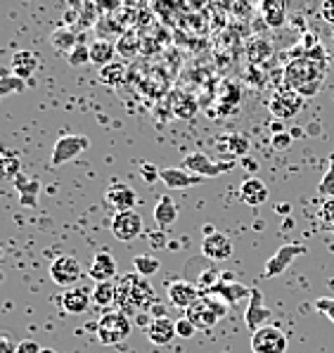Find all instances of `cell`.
Here are the masks:
<instances>
[{
  "mask_svg": "<svg viewBox=\"0 0 334 353\" xmlns=\"http://www.w3.org/2000/svg\"><path fill=\"white\" fill-rule=\"evenodd\" d=\"M322 81H325V64L315 62V59L296 57L287 64V69H284V83H287V90L301 95L304 100L320 93Z\"/></svg>",
  "mask_w": 334,
  "mask_h": 353,
  "instance_id": "6da1fadb",
  "label": "cell"
},
{
  "mask_svg": "<svg viewBox=\"0 0 334 353\" xmlns=\"http://www.w3.org/2000/svg\"><path fill=\"white\" fill-rule=\"evenodd\" d=\"M116 306L118 311L136 313L143 311V308L154 306V290L149 287L147 278L143 275H123L116 285Z\"/></svg>",
  "mask_w": 334,
  "mask_h": 353,
  "instance_id": "7a4b0ae2",
  "label": "cell"
},
{
  "mask_svg": "<svg viewBox=\"0 0 334 353\" xmlns=\"http://www.w3.org/2000/svg\"><path fill=\"white\" fill-rule=\"evenodd\" d=\"M228 303L216 294H202L185 311V316L195 323L197 330H211L220 318L228 316Z\"/></svg>",
  "mask_w": 334,
  "mask_h": 353,
  "instance_id": "3957f363",
  "label": "cell"
},
{
  "mask_svg": "<svg viewBox=\"0 0 334 353\" xmlns=\"http://www.w3.org/2000/svg\"><path fill=\"white\" fill-rule=\"evenodd\" d=\"M131 320L123 311H105L98 320V339L105 346H116L131 334Z\"/></svg>",
  "mask_w": 334,
  "mask_h": 353,
  "instance_id": "277c9868",
  "label": "cell"
},
{
  "mask_svg": "<svg viewBox=\"0 0 334 353\" xmlns=\"http://www.w3.org/2000/svg\"><path fill=\"white\" fill-rule=\"evenodd\" d=\"M90 148V140L85 135H76V133H67L55 143L52 148V154H50V166L57 168V166H64L69 164L72 159L83 154L85 150Z\"/></svg>",
  "mask_w": 334,
  "mask_h": 353,
  "instance_id": "5b68a950",
  "label": "cell"
},
{
  "mask_svg": "<svg viewBox=\"0 0 334 353\" xmlns=\"http://www.w3.org/2000/svg\"><path fill=\"white\" fill-rule=\"evenodd\" d=\"M306 252H309V247H306V244H282V247H278V252L266 261V265H263L261 278L271 280V278L282 275L284 270H287L299 256H304Z\"/></svg>",
  "mask_w": 334,
  "mask_h": 353,
  "instance_id": "8992f818",
  "label": "cell"
},
{
  "mask_svg": "<svg viewBox=\"0 0 334 353\" xmlns=\"http://www.w3.org/2000/svg\"><path fill=\"white\" fill-rule=\"evenodd\" d=\"M287 346V334L275 325H263L256 332H251V351L254 353H284Z\"/></svg>",
  "mask_w": 334,
  "mask_h": 353,
  "instance_id": "52a82bcc",
  "label": "cell"
},
{
  "mask_svg": "<svg viewBox=\"0 0 334 353\" xmlns=\"http://www.w3.org/2000/svg\"><path fill=\"white\" fill-rule=\"evenodd\" d=\"M185 171L197 173L202 178H216L220 173H228L235 168V161H211V157L204 154V152H192L182 159L180 164Z\"/></svg>",
  "mask_w": 334,
  "mask_h": 353,
  "instance_id": "ba28073f",
  "label": "cell"
},
{
  "mask_svg": "<svg viewBox=\"0 0 334 353\" xmlns=\"http://www.w3.org/2000/svg\"><path fill=\"white\" fill-rule=\"evenodd\" d=\"M109 228H112V235L118 242H133L136 237L143 235L145 223H143V216L136 214V211H121V214H114Z\"/></svg>",
  "mask_w": 334,
  "mask_h": 353,
  "instance_id": "9c48e42d",
  "label": "cell"
},
{
  "mask_svg": "<svg viewBox=\"0 0 334 353\" xmlns=\"http://www.w3.org/2000/svg\"><path fill=\"white\" fill-rule=\"evenodd\" d=\"M81 263L74 256H57L55 261L50 263V278L55 285L59 287H67V290H72V287H76V282L81 280Z\"/></svg>",
  "mask_w": 334,
  "mask_h": 353,
  "instance_id": "30bf717a",
  "label": "cell"
},
{
  "mask_svg": "<svg viewBox=\"0 0 334 353\" xmlns=\"http://www.w3.org/2000/svg\"><path fill=\"white\" fill-rule=\"evenodd\" d=\"M138 202V194L133 188H128L126 183H109V188L105 190V204L112 206L116 214L121 211H133V206Z\"/></svg>",
  "mask_w": 334,
  "mask_h": 353,
  "instance_id": "8fae6325",
  "label": "cell"
},
{
  "mask_svg": "<svg viewBox=\"0 0 334 353\" xmlns=\"http://www.w3.org/2000/svg\"><path fill=\"white\" fill-rule=\"evenodd\" d=\"M202 254L209 261H228L233 256V242L223 232H211V235H204L202 240Z\"/></svg>",
  "mask_w": 334,
  "mask_h": 353,
  "instance_id": "7c38bea8",
  "label": "cell"
},
{
  "mask_svg": "<svg viewBox=\"0 0 334 353\" xmlns=\"http://www.w3.org/2000/svg\"><path fill=\"white\" fill-rule=\"evenodd\" d=\"M301 107H304V97L292 93V90H284V93H278L273 97L268 110L278 119H294L301 112Z\"/></svg>",
  "mask_w": 334,
  "mask_h": 353,
  "instance_id": "4fadbf2b",
  "label": "cell"
},
{
  "mask_svg": "<svg viewBox=\"0 0 334 353\" xmlns=\"http://www.w3.org/2000/svg\"><path fill=\"white\" fill-rule=\"evenodd\" d=\"M199 292H202V290L192 285V282H187V280H176V282H171V285H169V301H171V306L187 311V308H190L192 303H195L197 299L202 296Z\"/></svg>",
  "mask_w": 334,
  "mask_h": 353,
  "instance_id": "5bb4252c",
  "label": "cell"
},
{
  "mask_svg": "<svg viewBox=\"0 0 334 353\" xmlns=\"http://www.w3.org/2000/svg\"><path fill=\"white\" fill-rule=\"evenodd\" d=\"M204 178L197 176V173L185 171L182 166H169V168H161V183H164L169 190H185L192 188L197 183H202Z\"/></svg>",
  "mask_w": 334,
  "mask_h": 353,
  "instance_id": "9a60e30c",
  "label": "cell"
},
{
  "mask_svg": "<svg viewBox=\"0 0 334 353\" xmlns=\"http://www.w3.org/2000/svg\"><path fill=\"white\" fill-rule=\"evenodd\" d=\"M147 336L154 346H169L176 339V320H171L169 316L152 318L147 325Z\"/></svg>",
  "mask_w": 334,
  "mask_h": 353,
  "instance_id": "2e32d148",
  "label": "cell"
},
{
  "mask_svg": "<svg viewBox=\"0 0 334 353\" xmlns=\"http://www.w3.org/2000/svg\"><path fill=\"white\" fill-rule=\"evenodd\" d=\"M271 308L263 303V294L258 290H251V296H249V306H247V313H244V320H247V327L251 332H256L258 327H263L266 320H271Z\"/></svg>",
  "mask_w": 334,
  "mask_h": 353,
  "instance_id": "e0dca14e",
  "label": "cell"
},
{
  "mask_svg": "<svg viewBox=\"0 0 334 353\" xmlns=\"http://www.w3.org/2000/svg\"><path fill=\"white\" fill-rule=\"evenodd\" d=\"M88 275L95 282H112L116 275V259L109 252H98L88 265Z\"/></svg>",
  "mask_w": 334,
  "mask_h": 353,
  "instance_id": "ac0fdd59",
  "label": "cell"
},
{
  "mask_svg": "<svg viewBox=\"0 0 334 353\" xmlns=\"http://www.w3.org/2000/svg\"><path fill=\"white\" fill-rule=\"evenodd\" d=\"M62 301V308L72 316H81L90 308L93 303V292L83 290V287H72V290L64 292V296L59 299Z\"/></svg>",
  "mask_w": 334,
  "mask_h": 353,
  "instance_id": "d6986e66",
  "label": "cell"
},
{
  "mask_svg": "<svg viewBox=\"0 0 334 353\" xmlns=\"http://www.w3.org/2000/svg\"><path fill=\"white\" fill-rule=\"evenodd\" d=\"M14 188L19 192V202L24 209H36L39 206V194H41V181L39 178H26L19 176L14 178Z\"/></svg>",
  "mask_w": 334,
  "mask_h": 353,
  "instance_id": "ffe728a7",
  "label": "cell"
},
{
  "mask_svg": "<svg viewBox=\"0 0 334 353\" xmlns=\"http://www.w3.org/2000/svg\"><path fill=\"white\" fill-rule=\"evenodd\" d=\"M240 197L247 206H261L268 199V185L261 178H247L240 185Z\"/></svg>",
  "mask_w": 334,
  "mask_h": 353,
  "instance_id": "44dd1931",
  "label": "cell"
},
{
  "mask_svg": "<svg viewBox=\"0 0 334 353\" xmlns=\"http://www.w3.org/2000/svg\"><path fill=\"white\" fill-rule=\"evenodd\" d=\"M204 294H216L223 299L228 306H233V303H237L240 299H244V296H251V290L249 287H244V285H240V282H218V285H213L211 290H207Z\"/></svg>",
  "mask_w": 334,
  "mask_h": 353,
  "instance_id": "7402d4cb",
  "label": "cell"
},
{
  "mask_svg": "<svg viewBox=\"0 0 334 353\" xmlns=\"http://www.w3.org/2000/svg\"><path fill=\"white\" fill-rule=\"evenodd\" d=\"M41 62H39V55L31 50H19L12 55V74L19 76V79H31L36 72H39Z\"/></svg>",
  "mask_w": 334,
  "mask_h": 353,
  "instance_id": "603a6c76",
  "label": "cell"
},
{
  "mask_svg": "<svg viewBox=\"0 0 334 353\" xmlns=\"http://www.w3.org/2000/svg\"><path fill=\"white\" fill-rule=\"evenodd\" d=\"M19 152L0 145V181H14L19 176Z\"/></svg>",
  "mask_w": 334,
  "mask_h": 353,
  "instance_id": "cb8c5ba5",
  "label": "cell"
},
{
  "mask_svg": "<svg viewBox=\"0 0 334 353\" xmlns=\"http://www.w3.org/2000/svg\"><path fill=\"white\" fill-rule=\"evenodd\" d=\"M114 43L107 41V38H98V41L90 43V64H95V67H107V64L114 62Z\"/></svg>",
  "mask_w": 334,
  "mask_h": 353,
  "instance_id": "d4e9b609",
  "label": "cell"
},
{
  "mask_svg": "<svg viewBox=\"0 0 334 353\" xmlns=\"http://www.w3.org/2000/svg\"><path fill=\"white\" fill-rule=\"evenodd\" d=\"M178 221V206L171 197H159L157 204H154V223H157V228H169L174 225Z\"/></svg>",
  "mask_w": 334,
  "mask_h": 353,
  "instance_id": "484cf974",
  "label": "cell"
},
{
  "mask_svg": "<svg viewBox=\"0 0 334 353\" xmlns=\"http://www.w3.org/2000/svg\"><path fill=\"white\" fill-rule=\"evenodd\" d=\"M263 19L273 29L282 26L287 21V3L284 0H263Z\"/></svg>",
  "mask_w": 334,
  "mask_h": 353,
  "instance_id": "4316f807",
  "label": "cell"
},
{
  "mask_svg": "<svg viewBox=\"0 0 334 353\" xmlns=\"http://www.w3.org/2000/svg\"><path fill=\"white\" fill-rule=\"evenodd\" d=\"M50 46H52V50L59 52V55H69V52H72L74 48L79 46V43H76V34H74V31H69V29L52 31Z\"/></svg>",
  "mask_w": 334,
  "mask_h": 353,
  "instance_id": "83f0119b",
  "label": "cell"
},
{
  "mask_svg": "<svg viewBox=\"0 0 334 353\" xmlns=\"http://www.w3.org/2000/svg\"><path fill=\"white\" fill-rule=\"evenodd\" d=\"M93 303L100 308H109L116 303V285L114 282H98L93 290Z\"/></svg>",
  "mask_w": 334,
  "mask_h": 353,
  "instance_id": "f1b7e54d",
  "label": "cell"
},
{
  "mask_svg": "<svg viewBox=\"0 0 334 353\" xmlns=\"http://www.w3.org/2000/svg\"><path fill=\"white\" fill-rule=\"evenodd\" d=\"M123 76H126V67L118 64V62H112V64H107V67L100 69L98 79H100L102 85H107V88H116V85L123 81Z\"/></svg>",
  "mask_w": 334,
  "mask_h": 353,
  "instance_id": "f546056e",
  "label": "cell"
},
{
  "mask_svg": "<svg viewBox=\"0 0 334 353\" xmlns=\"http://www.w3.org/2000/svg\"><path fill=\"white\" fill-rule=\"evenodd\" d=\"M26 88V81L14 74H0V100L10 95H19Z\"/></svg>",
  "mask_w": 334,
  "mask_h": 353,
  "instance_id": "4dcf8cb0",
  "label": "cell"
},
{
  "mask_svg": "<svg viewBox=\"0 0 334 353\" xmlns=\"http://www.w3.org/2000/svg\"><path fill=\"white\" fill-rule=\"evenodd\" d=\"M133 268H136L138 275L143 278H152L154 273H159L161 263L157 256H149V254H140V256L133 259Z\"/></svg>",
  "mask_w": 334,
  "mask_h": 353,
  "instance_id": "1f68e13d",
  "label": "cell"
},
{
  "mask_svg": "<svg viewBox=\"0 0 334 353\" xmlns=\"http://www.w3.org/2000/svg\"><path fill=\"white\" fill-rule=\"evenodd\" d=\"M273 55V48L271 43L266 41V38H258L249 46V59L251 62H263V59H268Z\"/></svg>",
  "mask_w": 334,
  "mask_h": 353,
  "instance_id": "d6a6232c",
  "label": "cell"
},
{
  "mask_svg": "<svg viewBox=\"0 0 334 353\" xmlns=\"http://www.w3.org/2000/svg\"><path fill=\"white\" fill-rule=\"evenodd\" d=\"M67 62L72 64V67H81V64H88L90 62V46H83V43H79V46L74 48V50L67 55Z\"/></svg>",
  "mask_w": 334,
  "mask_h": 353,
  "instance_id": "836d02e7",
  "label": "cell"
},
{
  "mask_svg": "<svg viewBox=\"0 0 334 353\" xmlns=\"http://www.w3.org/2000/svg\"><path fill=\"white\" fill-rule=\"evenodd\" d=\"M320 223L327 230H334V197H327L320 206Z\"/></svg>",
  "mask_w": 334,
  "mask_h": 353,
  "instance_id": "e575fe53",
  "label": "cell"
},
{
  "mask_svg": "<svg viewBox=\"0 0 334 353\" xmlns=\"http://www.w3.org/2000/svg\"><path fill=\"white\" fill-rule=\"evenodd\" d=\"M197 332V327H195V323H192L187 316H182V318H178L176 320V334L180 336V339H192Z\"/></svg>",
  "mask_w": 334,
  "mask_h": 353,
  "instance_id": "d590c367",
  "label": "cell"
},
{
  "mask_svg": "<svg viewBox=\"0 0 334 353\" xmlns=\"http://www.w3.org/2000/svg\"><path fill=\"white\" fill-rule=\"evenodd\" d=\"M218 282H220V273H218L216 268H209V270H204V273L197 278V287L207 292V290H211L213 285H218Z\"/></svg>",
  "mask_w": 334,
  "mask_h": 353,
  "instance_id": "8d00e7d4",
  "label": "cell"
},
{
  "mask_svg": "<svg viewBox=\"0 0 334 353\" xmlns=\"http://www.w3.org/2000/svg\"><path fill=\"white\" fill-rule=\"evenodd\" d=\"M320 190L322 194H327V197H334V154H330V168H327V173L322 176L320 181Z\"/></svg>",
  "mask_w": 334,
  "mask_h": 353,
  "instance_id": "74e56055",
  "label": "cell"
},
{
  "mask_svg": "<svg viewBox=\"0 0 334 353\" xmlns=\"http://www.w3.org/2000/svg\"><path fill=\"white\" fill-rule=\"evenodd\" d=\"M140 176H143L145 183H157V181H161V168L149 164V161H145V164H140Z\"/></svg>",
  "mask_w": 334,
  "mask_h": 353,
  "instance_id": "f35d334b",
  "label": "cell"
},
{
  "mask_svg": "<svg viewBox=\"0 0 334 353\" xmlns=\"http://www.w3.org/2000/svg\"><path fill=\"white\" fill-rule=\"evenodd\" d=\"M292 140H294V135H292V133H284V130H278V133L271 138V145H273V150L284 152V150H289Z\"/></svg>",
  "mask_w": 334,
  "mask_h": 353,
  "instance_id": "ab89813d",
  "label": "cell"
},
{
  "mask_svg": "<svg viewBox=\"0 0 334 353\" xmlns=\"http://www.w3.org/2000/svg\"><path fill=\"white\" fill-rule=\"evenodd\" d=\"M313 303H315V311H320L322 316H327L334 323V296H320Z\"/></svg>",
  "mask_w": 334,
  "mask_h": 353,
  "instance_id": "60d3db41",
  "label": "cell"
},
{
  "mask_svg": "<svg viewBox=\"0 0 334 353\" xmlns=\"http://www.w3.org/2000/svg\"><path fill=\"white\" fill-rule=\"evenodd\" d=\"M0 353H17V344L12 341V334L0 332Z\"/></svg>",
  "mask_w": 334,
  "mask_h": 353,
  "instance_id": "b9f144b4",
  "label": "cell"
},
{
  "mask_svg": "<svg viewBox=\"0 0 334 353\" xmlns=\"http://www.w3.org/2000/svg\"><path fill=\"white\" fill-rule=\"evenodd\" d=\"M41 351L43 349L39 346V341H34V339H24L17 344V353H41Z\"/></svg>",
  "mask_w": 334,
  "mask_h": 353,
  "instance_id": "7bdbcfd3",
  "label": "cell"
},
{
  "mask_svg": "<svg viewBox=\"0 0 334 353\" xmlns=\"http://www.w3.org/2000/svg\"><path fill=\"white\" fill-rule=\"evenodd\" d=\"M230 150H233L235 154L244 157L247 150H249V143H247L244 138H230Z\"/></svg>",
  "mask_w": 334,
  "mask_h": 353,
  "instance_id": "ee69618b",
  "label": "cell"
},
{
  "mask_svg": "<svg viewBox=\"0 0 334 353\" xmlns=\"http://www.w3.org/2000/svg\"><path fill=\"white\" fill-rule=\"evenodd\" d=\"M322 19L325 21H330V24H334V0H325V3H322Z\"/></svg>",
  "mask_w": 334,
  "mask_h": 353,
  "instance_id": "f6af8a7d",
  "label": "cell"
},
{
  "mask_svg": "<svg viewBox=\"0 0 334 353\" xmlns=\"http://www.w3.org/2000/svg\"><path fill=\"white\" fill-rule=\"evenodd\" d=\"M242 164L247 166V171H256V161H251V159H244Z\"/></svg>",
  "mask_w": 334,
  "mask_h": 353,
  "instance_id": "bcb514c9",
  "label": "cell"
},
{
  "mask_svg": "<svg viewBox=\"0 0 334 353\" xmlns=\"http://www.w3.org/2000/svg\"><path fill=\"white\" fill-rule=\"evenodd\" d=\"M275 214H289V204H280V206H275Z\"/></svg>",
  "mask_w": 334,
  "mask_h": 353,
  "instance_id": "7dc6e473",
  "label": "cell"
},
{
  "mask_svg": "<svg viewBox=\"0 0 334 353\" xmlns=\"http://www.w3.org/2000/svg\"><path fill=\"white\" fill-rule=\"evenodd\" d=\"M41 353H57V351H55V349H43Z\"/></svg>",
  "mask_w": 334,
  "mask_h": 353,
  "instance_id": "c3c4849f",
  "label": "cell"
},
{
  "mask_svg": "<svg viewBox=\"0 0 334 353\" xmlns=\"http://www.w3.org/2000/svg\"><path fill=\"white\" fill-rule=\"evenodd\" d=\"M5 280V275H3V270H0V282H3Z\"/></svg>",
  "mask_w": 334,
  "mask_h": 353,
  "instance_id": "681fc988",
  "label": "cell"
},
{
  "mask_svg": "<svg viewBox=\"0 0 334 353\" xmlns=\"http://www.w3.org/2000/svg\"><path fill=\"white\" fill-rule=\"evenodd\" d=\"M0 261H3V247H0Z\"/></svg>",
  "mask_w": 334,
  "mask_h": 353,
  "instance_id": "f907efd6",
  "label": "cell"
}]
</instances>
